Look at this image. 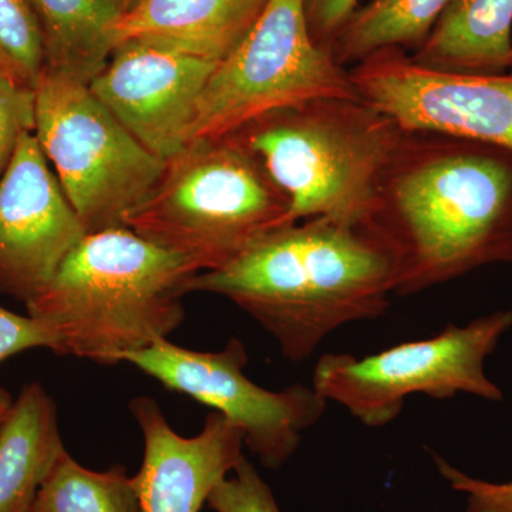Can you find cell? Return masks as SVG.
Wrapping results in <instances>:
<instances>
[{"label":"cell","instance_id":"1","mask_svg":"<svg viewBox=\"0 0 512 512\" xmlns=\"http://www.w3.org/2000/svg\"><path fill=\"white\" fill-rule=\"evenodd\" d=\"M370 229L396 259L394 295H414L491 264H512V151L404 131Z\"/></svg>","mask_w":512,"mask_h":512},{"label":"cell","instance_id":"2","mask_svg":"<svg viewBox=\"0 0 512 512\" xmlns=\"http://www.w3.org/2000/svg\"><path fill=\"white\" fill-rule=\"evenodd\" d=\"M396 259L373 229L311 218L278 229L231 264L200 272L191 292L224 296L309 359L340 326L380 318L396 291Z\"/></svg>","mask_w":512,"mask_h":512},{"label":"cell","instance_id":"3","mask_svg":"<svg viewBox=\"0 0 512 512\" xmlns=\"http://www.w3.org/2000/svg\"><path fill=\"white\" fill-rule=\"evenodd\" d=\"M198 274L130 228L104 229L86 234L25 306L55 335L56 355L119 365L180 328Z\"/></svg>","mask_w":512,"mask_h":512},{"label":"cell","instance_id":"4","mask_svg":"<svg viewBox=\"0 0 512 512\" xmlns=\"http://www.w3.org/2000/svg\"><path fill=\"white\" fill-rule=\"evenodd\" d=\"M234 134L284 192L293 221L370 228L404 130L369 101L325 97L271 111Z\"/></svg>","mask_w":512,"mask_h":512},{"label":"cell","instance_id":"5","mask_svg":"<svg viewBox=\"0 0 512 512\" xmlns=\"http://www.w3.org/2000/svg\"><path fill=\"white\" fill-rule=\"evenodd\" d=\"M292 224L284 192L231 134L190 141L165 160L156 187L124 227L210 272Z\"/></svg>","mask_w":512,"mask_h":512},{"label":"cell","instance_id":"6","mask_svg":"<svg viewBox=\"0 0 512 512\" xmlns=\"http://www.w3.org/2000/svg\"><path fill=\"white\" fill-rule=\"evenodd\" d=\"M33 133L87 234L124 227L164 171L87 84L59 74L37 80Z\"/></svg>","mask_w":512,"mask_h":512},{"label":"cell","instance_id":"7","mask_svg":"<svg viewBox=\"0 0 512 512\" xmlns=\"http://www.w3.org/2000/svg\"><path fill=\"white\" fill-rule=\"evenodd\" d=\"M511 328L512 311H497L362 359L329 353L316 363L312 387L372 429L396 420L416 394L448 400L464 393L503 402V390L488 379L484 365Z\"/></svg>","mask_w":512,"mask_h":512},{"label":"cell","instance_id":"8","mask_svg":"<svg viewBox=\"0 0 512 512\" xmlns=\"http://www.w3.org/2000/svg\"><path fill=\"white\" fill-rule=\"evenodd\" d=\"M325 97L362 99L349 70L312 39L302 0H271L205 84L188 143L231 136L271 111Z\"/></svg>","mask_w":512,"mask_h":512},{"label":"cell","instance_id":"9","mask_svg":"<svg viewBox=\"0 0 512 512\" xmlns=\"http://www.w3.org/2000/svg\"><path fill=\"white\" fill-rule=\"evenodd\" d=\"M165 389L183 393L227 417L244 434L245 447L268 470H279L315 426L326 402L312 386L296 383L279 392L266 390L244 373L248 352L231 339L217 352L180 348L170 340L124 357Z\"/></svg>","mask_w":512,"mask_h":512},{"label":"cell","instance_id":"10","mask_svg":"<svg viewBox=\"0 0 512 512\" xmlns=\"http://www.w3.org/2000/svg\"><path fill=\"white\" fill-rule=\"evenodd\" d=\"M363 100L404 131L468 138L512 151V73L470 76L424 69L400 49L349 69Z\"/></svg>","mask_w":512,"mask_h":512},{"label":"cell","instance_id":"11","mask_svg":"<svg viewBox=\"0 0 512 512\" xmlns=\"http://www.w3.org/2000/svg\"><path fill=\"white\" fill-rule=\"evenodd\" d=\"M33 131L0 177V292L28 303L86 237Z\"/></svg>","mask_w":512,"mask_h":512},{"label":"cell","instance_id":"12","mask_svg":"<svg viewBox=\"0 0 512 512\" xmlns=\"http://www.w3.org/2000/svg\"><path fill=\"white\" fill-rule=\"evenodd\" d=\"M218 63L151 40L127 39L114 47L89 87L165 161L188 143L198 99Z\"/></svg>","mask_w":512,"mask_h":512},{"label":"cell","instance_id":"13","mask_svg":"<svg viewBox=\"0 0 512 512\" xmlns=\"http://www.w3.org/2000/svg\"><path fill=\"white\" fill-rule=\"evenodd\" d=\"M130 412L144 439L143 464L134 476L141 512H200L245 457L244 434L221 413H208L197 436L183 437L153 397H134Z\"/></svg>","mask_w":512,"mask_h":512},{"label":"cell","instance_id":"14","mask_svg":"<svg viewBox=\"0 0 512 512\" xmlns=\"http://www.w3.org/2000/svg\"><path fill=\"white\" fill-rule=\"evenodd\" d=\"M271 0H134L117 25V45L147 39L222 62Z\"/></svg>","mask_w":512,"mask_h":512},{"label":"cell","instance_id":"15","mask_svg":"<svg viewBox=\"0 0 512 512\" xmlns=\"http://www.w3.org/2000/svg\"><path fill=\"white\" fill-rule=\"evenodd\" d=\"M64 450L55 400L25 384L0 424V512H30Z\"/></svg>","mask_w":512,"mask_h":512},{"label":"cell","instance_id":"16","mask_svg":"<svg viewBox=\"0 0 512 512\" xmlns=\"http://www.w3.org/2000/svg\"><path fill=\"white\" fill-rule=\"evenodd\" d=\"M512 0H450L410 56L424 69L470 76L510 72Z\"/></svg>","mask_w":512,"mask_h":512},{"label":"cell","instance_id":"17","mask_svg":"<svg viewBox=\"0 0 512 512\" xmlns=\"http://www.w3.org/2000/svg\"><path fill=\"white\" fill-rule=\"evenodd\" d=\"M42 32L45 69L87 84L106 67L126 6L121 0H29Z\"/></svg>","mask_w":512,"mask_h":512},{"label":"cell","instance_id":"18","mask_svg":"<svg viewBox=\"0 0 512 512\" xmlns=\"http://www.w3.org/2000/svg\"><path fill=\"white\" fill-rule=\"evenodd\" d=\"M450 0H370L357 8L330 47L342 67L355 66L380 50L416 52Z\"/></svg>","mask_w":512,"mask_h":512},{"label":"cell","instance_id":"19","mask_svg":"<svg viewBox=\"0 0 512 512\" xmlns=\"http://www.w3.org/2000/svg\"><path fill=\"white\" fill-rule=\"evenodd\" d=\"M30 512H141L134 477L124 466L89 470L64 450Z\"/></svg>","mask_w":512,"mask_h":512},{"label":"cell","instance_id":"20","mask_svg":"<svg viewBox=\"0 0 512 512\" xmlns=\"http://www.w3.org/2000/svg\"><path fill=\"white\" fill-rule=\"evenodd\" d=\"M0 53L26 86L35 89L45 69L42 32L29 0H0Z\"/></svg>","mask_w":512,"mask_h":512},{"label":"cell","instance_id":"21","mask_svg":"<svg viewBox=\"0 0 512 512\" xmlns=\"http://www.w3.org/2000/svg\"><path fill=\"white\" fill-rule=\"evenodd\" d=\"M207 504L214 512H281L271 488L247 457L212 490Z\"/></svg>","mask_w":512,"mask_h":512},{"label":"cell","instance_id":"22","mask_svg":"<svg viewBox=\"0 0 512 512\" xmlns=\"http://www.w3.org/2000/svg\"><path fill=\"white\" fill-rule=\"evenodd\" d=\"M28 131H35V89L0 74V177Z\"/></svg>","mask_w":512,"mask_h":512},{"label":"cell","instance_id":"23","mask_svg":"<svg viewBox=\"0 0 512 512\" xmlns=\"http://www.w3.org/2000/svg\"><path fill=\"white\" fill-rule=\"evenodd\" d=\"M441 477L457 493L466 495L467 512H512V481L490 483L468 476L443 457L434 456Z\"/></svg>","mask_w":512,"mask_h":512},{"label":"cell","instance_id":"24","mask_svg":"<svg viewBox=\"0 0 512 512\" xmlns=\"http://www.w3.org/2000/svg\"><path fill=\"white\" fill-rule=\"evenodd\" d=\"M30 349H49L57 353L55 335L39 320L0 306V363Z\"/></svg>","mask_w":512,"mask_h":512},{"label":"cell","instance_id":"25","mask_svg":"<svg viewBox=\"0 0 512 512\" xmlns=\"http://www.w3.org/2000/svg\"><path fill=\"white\" fill-rule=\"evenodd\" d=\"M302 3L312 39L330 53L340 30L359 8V0H302Z\"/></svg>","mask_w":512,"mask_h":512},{"label":"cell","instance_id":"26","mask_svg":"<svg viewBox=\"0 0 512 512\" xmlns=\"http://www.w3.org/2000/svg\"><path fill=\"white\" fill-rule=\"evenodd\" d=\"M0 74H2V76L10 77V79L16 80V82L22 83L15 67H13V64L10 63L2 53H0Z\"/></svg>","mask_w":512,"mask_h":512},{"label":"cell","instance_id":"27","mask_svg":"<svg viewBox=\"0 0 512 512\" xmlns=\"http://www.w3.org/2000/svg\"><path fill=\"white\" fill-rule=\"evenodd\" d=\"M13 399L12 396L5 389L0 387V424H2L3 419H5L6 414H8L10 406H12Z\"/></svg>","mask_w":512,"mask_h":512},{"label":"cell","instance_id":"28","mask_svg":"<svg viewBox=\"0 0 512 512\" xmlns=\"http://www.w3.org/2000/svg\"><path fill=\"white\" fill-rule=\"evenodd\" d=\"M121 2L124 3V6H126V9H127L128 6H130L131 3H133V0H121Z\"/></svg>","mask_w":512,"mask_h":512},{"label":"cell","instance_id":"29","mask_svg":"<svg viewBox=\"0 0 512 512\" xmlns=\"http://www.w3.org/2000/svg\"><path fill=\"white\" fill-rule=\"evenodd\" d=\"M510 73H512V62H511V67H510Z\"/></svg>","mask_w":512,"mask_h":512},{"label":"cell","instance_id":"30","mask_svg":"<svg viewBox=\"0 0 512 512\" xmlns=\"http://www.w3.org/2000/svg\"><path fill=\"white\" fill-rule=\"evenodd\" d=\"M133 2H134V0H133Z\"/></svg>","mask_w":512,"mask_h":512}]
</instances>
